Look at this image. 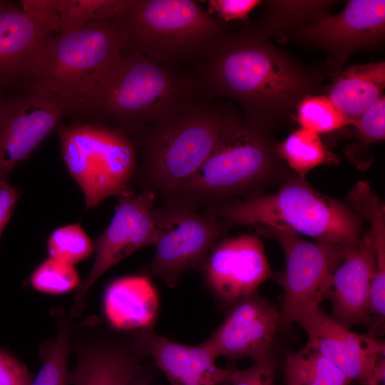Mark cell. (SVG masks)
I'll use <instances>...</instances> for the list:
<instances>
[{"mask_svg": "<svg viewBox=\"0 0 385 385\" xmlns=\"http://www.w3.org/2000/svg\"><path fill=\"white\" fill-rule=\"evenodd\" d=\"M231 225L264 226L349 247L364 233L363 219L347 203L319 192L296 176L275 192L257 194L202 210Z\"/></svg>", "mask_w": 385, "mask_h": 385, "instance_id": "obj_5", "label": "cell"}, {"mask_svg": "<svg viewBox=\"0 0 385 385\" xmlns=\"http://www.w3.org/2000/svg\"><path fill=\"white\" fill-rule=\"evenodd\" d=\"M62 158L84 195L86 208L118 197L131 181L138 164L136 145L107 125L76 121L58 128Z\"/></svg>", "mask_w": 385, "mask_h": 385, "instance_id": "obj_8", "label": "cell"}, {"mask_svg": "<svg viewBox=\"0 0 385 385\" xmlns=\"http://www.w3.org/2000/svg\"><path fill=\"white\" fill-rule=\"evenodd\" d=\"M80 282L74 265L49 257L36 267L30 277V283L36 290L50 294L76 289Z\"/></svg>", "mask_w": 385, "mask_h": 385, "instance_id": "obj_30", "label": "cell"}, {"mask_svg": "<svg viewBox=\"0 0 385 385\" xmlns=\"http://www.w3.org/2000/svg\"><path fill=\"white\" fill-rule=\"evenodd\" d=\"M56 30L26 14L18 3L0 0V85L11 86L31 52Z\"/></svg>", "mask_w": 385, "mask_h": 385, "instance_id": "obj_21", "label": "cell"}, {"mask_svg": "<svg viewBox=\"0 0 385 385\" xmlns=\"http://www.w3.org/2000/svg\"><path fill=\"white\" fill-rule=\"evenodd\" d=\"M277 153L281 160L302 178L329 158V153L319 135L302 128L292 133L277 145Z\"/></svg>", "mask_w": 385, "mask_h": 385, "instance_id": "obj_25", "label": "cell"}, {"mask_svg": "<svg viewBox=\"0 0 385 385\" xmlns=\"http://www.w3.org/2000/svg\"><path fill=\"white\" fill-rule=\"evenodd\" d=\"M117 197L115 213L95 244L93 265L75 289L68 312L73 319L81 317L88 292L106 271L138 250L155 246L160 237L155 215V195L135 192L129 185Z\"/></svg>", "mask_w": 385, "mask_h": 385, "instance_id": "obj_11", "label": "cell"}, {"mask_svg": "<svg viewBox=\"0 0 385 385\" xmlns=\"http://www.w3.org/2000/svg\"><path fill=\"white\" fill-rule=\"evenodd\" d=\"M222 385H230V383H229V381H226L225 383H224Z\"/></svg>", "mask_w": 385, "mask_h": 385, "instance_id": "obj_39", "label": "cell"}, {"mask_svg": "<svg viewBox=\"0 0 385 385\" xmlns=\"http://www.w3.org/2000/svg\"><path fill=\"white\" fill-rule=\"evenodd\" d=\"M50 315L56 324V336L39 346L41 365L31 385H71L72 373L68 361L71 353L70 329L73 318L61 307L53 308Z\"/></svg>", "mask_w": 385, "mask_h": 385, "instance_id": "obj_23", "label": "cell"}, {"mask_svg": "<svg viewBox=\"0 0 385 385\" xmlns=\"http://www.w3.org/2000/svg\"><path fill=\"white\" fill-rule=\"evenodd\" d=\"M18 4L26 14L53 27L58 32L61 0H21Z\"/></svg>", "mask_w": 385, "mask_h": 385, "instance_id": "obj_35", "label": "cell"}, {"mask_svg": "<svg viewBox=\"0 0 385 385\" xmlns=\"http://www.w3.org/2000/svg\"><path fill=\"white\" fill-rule=\"evenodd\" d=\"M270 128L225 111L218 140L207 159L193 175L167 192L164 202L202 210L261 193L282 160Z\"/></svg>", "mask_w": 385, "mask_h": 385, "instance_id": "obj_3", "label": "cell"}, {"mask_svg": "<svg viewBox=\"0 0 385 385\" xmlns=\"http://www.w3.org/2000/svg\"><path fill=\"white\" fill-rule=\"evenodd\" d=\"M225 111L205 98L144 128L133 138L140 160L132 181L162 197L201 167L215 147Z\"/></svg>", "mask_w": 385, "mask_h": 385, "instance_id": "obj_7", "label": "cell"}, {"mask_svg": "<svg viewBox=\"0 0 385 385\" xmlns=\"http://www.w3.org/2000/svg\"><path fill=\"white\" fill-rule=\"evenodd\" d=\"M284 376L287 385H349L351 381L307 343L286 355Z\"/></svg>", "mask_w": 385, "mask_h": 385, "instance_id": "obj_24", "label": "cell"}, {"mask_svg": "<svg viewBox=\"0 0 385 385\" xmlns=\"http://www.w3.org/2000/svg\"><path fill=\"white\" fill-rule=\"evenodd\" d=\"M385 31L384 0H351L338 14L317 11L292 31L303 43L325 50L343 63L354 51L381 43Z\"/></svg>", "mask_w": 385, "mask_h": 385, "instance_id": "obj_14", "label": "cell"}, {"mask_svg": "<svg viewBox=\"0 0 385 385\" xmlns=\"http://www.w3.org/2000/svg\"><path fill=\"white\" fill-rule=\"evenodd\" d=\"M155 215L160 237L153 259L141 272L170 287L185 273L201 270L213 247L232 226L203 210L168 202L155 208Z\"/></svg>", "mask_w": 385, "mask_h": 385, "instance_id": "obj_9", "label": "cell"}, {"mask_svg": "<svg viewBox=\"0 0 385 385\" xmlns=\"http://www.w3.org/2000/svg\"><path fill=\"white\" fill-rule=\"evenodd\" d=\"M19 198L18 191L7 180L0 182V237Z\"/></svg>", "mask_w": 385, "mask_h": 385, "instance_id": "obj_36", "label": "cell"}, {"mask_svg": "<svg viewBox=\"0 0 385 385\" xmlns=\"http://www.w3.org/2000/svg\"><path fill=\"white\" fill-rule=\"evenodd\" d=\"M374 265L371 238L365 231L357 244L346 247L330 277L326 299L331 301V317L347 328L370 323L369 292Z\"/></svg>", "mask_w": 385, "mask_h": 385, "instance_id": "obj_18", "label": "cell"}, {"mask_svg": "<svg viewBox=\"0 0 385 385\" xmlns=\"http://www.w3.org/2000/svg\"><path fill=\"white\" fill-rule=\"evenodd\" d=\"M135 347L151 358L171 385H222L231 371L216 364L217 358L202 343L180 344L155 333L152 329L131 334Z\"/></svg>", "mask_w": 385, "mask_h": 385, "instance_id": "obj_19", "label": "cell"}, {"mask_svg": "<svg viewBox=\"0 0 385 385\" xmlns=\"http://www.w3.org/2000/svg\"><path fill=\"white\" fill-rule=\"evenodd\" d=\"M257 230L274 239L283 251L285 268L277 279L284 292L281 323L291 324L300 313L319 307L326 299L330 277L347 247L309 241L268 227L257 226Z\"/></svg>", "mask_w": 385, "mask_h": 385, "instance_id": "obj_10", "label": "cell"}, {"mask_svg": "<svg viewBox=\"0 0 385 385\" xmlns=\"http://www.w3.org/2000/svg\"><path fill=\"white\" fill-rule=\"evenodd\" d=\"M297 117L301 128L318 135L354 124L324 96L305 97L297 106Z\"/></svg>", "mask_w": 385, "mask_h": 385, "instance_id": "obj_27", "label": "cell"}, {"mask_svg": "<svg viewBox=\"0 0 385 385\" xmlns=\"http://www.w3.org/2000/svg\"><path fill=\"white\" fill-rule=\"evenodd\" d=\"M149 277L130 275L113 280L103 296V312L108 324L120 332L151 329L158 300Z\"/></svg>", "mask_w": 385, "mask_h": 385, "instance_id": "obj_20", "label": "cell"}, {"mask_svg": "<svg viewBox=\"0 0 385 385\" xmlns=\"http://www.w3.org/2000/svg\"><path fill=\"white\" fill-rule=\"evenodd\" d=\"M375 255L374 275L369 292L371 315L384 319L385 315V217L374 214L367 219Z\"/></svg>", "mask_w": 385, "mask_h": 385, "instance_id": "obj_29", "label": "cell"}, {"mask_svg": "<svg viewBox=\"0 0 385 385\" xmlns=\"http://www.w3.org/2000/svg\"><path fill=\"white\" fill-rule=\"evenodd\" d=\"M306 332L307 344L316 348L351 381L365 384L377 359L384 356V344L371 334L354 332L319 307L295 319Z\"/></svg>", "mask_w": 385, "mask_h": 385, "instance_id": "obj_16", "label": "cell"}, {"mask_svg": "<svg viewBox=\"0 0 385 385\" xmlns=\"http://www.w3.org/2000/svg\"><path fill=\"white\" fill-rule=\"evenodd\" d=\"M202 98L195 76L140 54L125 53L92 88L75 115L111 124L130 138Z\"/></svg>", "mask_w": 385, "mask_h": 385, "instance_id": "obj_2", "label": "cell"}, {"mask_svg": "<svg viewBox=\"0 0 385 385\" xmlns=\"http://www.w3.org/2000/svg\"><path fill=\"white\" fill-rule=\"evenodd\" d=\"M384 87V61L352 65L335 78L327 97L355 123L361 113L383 96Z\"/></svg>", "mask_w": 385, "mask_h": 385, "instance_id": "obj_22", "label": "cell"}, {"mask_svg": "<svg viewBox=\"0 0 385 385\" xmlns=\"http://www.w3.org/2000/svg\"><path fill=\"white\" fill-rule=\"evenodd\" d=\"M21 88L4 96L0 107V182L71 115L59 97L39 88Z\"/></svg>", "mask_w": 385, "mask_h": 385, "instance_id": "obj_13", "label": "cell"}, {"mask_svg": "<svg viewBox=\"0 0 385 385\" xmlns=\"http://www.w3.org/2000/svg\"><path fill=\"white\" fill-rule=\"evenodd\" d=\"M206 11L216 19L225 23L241 20L245 21L250 12L262 1L260 0H207Z\"/></svg>", "mask_w": 385, "mask_h": 385, "instance_id": "obj_33", "label": "cell"}, {"mask_svg": "<svg viewBox=\"0 0 385 385\" xmlns=\"http://www.w3.org/2000/svg\"><path fill=\"white\" fill-rule=\"evenodd\" d=\"M130 0H61L58 32L120 17Z\"/></svg>", "mask_w": 385, "mask_h": 385, "instance_id": "obj_26", "label": "cell"}, {"mask_svg": "<svg viewBox=\"0 0 385 385\" xmlns=\"http://www.w3.org/2000/svg\"><path fill=\"white\" fill-rule=\"evenodd\" d=\"M49 257L75 265L95 252V244L79 223L56 228L47 240Z\"/></svg>", "mask_w": 385, "mask_h": 385, "instance_id": "obj_28", "label": "cell"}, {"mask_svg": "<svg viewBox=\"0 0 385 385\" xmlns=\"http://www.w3.org/2000/svg\"><path fill=\"white\" fill-rule=\"evenodd\" d=\"M122 53L174 69L207 59L230 33L227 24L192 0H130L118 18Z\"/></svg>", "mask_w": 385, "mask_h": 385, "instance_id": "obj_6", "label": "cell"}, {"mask_svg": "<svg viewBox=\"0 0 385 385\" xmlns=\"http://www.w3.org/2000/svg\"><path fill=\"white\" fill-rule=\"evenodd\" d=\"M201 270L211 292L228 304L256 292L272 275L263 244L256 234L221 239Z\"/></svg>", "mask_w": 385, "mask_h": 385, "instance_id": "obj_15", "label": "cell"}, {"mask_svg": "<svg viewBox=\"0 0 385 385\" xmlns=\"http://www.w3.org/2000/svg\"><path fill=\"white\" fill-rule=\"evenodd\" d=\"M121 55L118 18L57 32L26 58L11 86L46 91L62 99L74 116Z\"/></svg>", "mask_w": 385, "mask_h": 385, "instance_id": "obj_4", "label": "cell"}, {"mask_svg": "<svg viewBox=\"0 0 385 385\" xmlns=\"http://www.w3.org/2000/svg\"><path fill=\"white\" fill-rule=\"evenodd\" d=\"M33 380L27 366L0 347V385H31Z\"/></svg>", "mask_w": 385, "mask_h": 385, "instance_id": "obj_34", "label": "cell"}, {"mask_svg": "<svg viewBox=\"0 0 385 385\" xmlns=\"http://www.w3.org/2000/svg\"><path fill=\"white\" fill-rule=\"evenodd\" d=\"M96 317L72 322L71 352L77 362L73 385H135L143 356L130 337L115 333Z\"/></svg>", "mask_w": 385, "mask_h": 385, "instance_id": "obj_12", "label": "cell"}, {"mask_svg": "<svg viewBox=\"0 0 385 385\" xmlns=\"http://www.w3.org/2000/svg\"><path fill=\"white\" fill-rule=\"evenodd\" d=\"M354 126L361 144L369 145L385 138V98L379 97L356 120Z\"/></svg>", "mask_w": 385, "mask_h": 385, "instance_id": "obj_31", "label": "cell"}, {"mask_svg": "<svg viewBox=\"0 0 385 385\" xmlns=\"http://www.w3.org/2000/svg\"><path fill=\"white\" fill-rule=\"evenodd\" d=\"M4 97V96H2L1 94H0V107H1V103H2Z\"/></svg>", "mask_w": 385, "mask_h": 385, "instance_id": "obj_38", "label": "cell"}, {"mask_svg": "<svg viewBox=\"0 0 385 385\" xmlns=\"http://www.w3.org/2000/svg\"><path fill=\"white\" fill-rule=\"evenodd\" d=\"M280 323V312L255 292L233 304L220 327L203 344L217 359L246 357L255 361L270 355Z\"/></svg>", "mask_w": 385, "mask_h": 385, "instance_id": "obj_17", "label": "cell"}, {"mask_svg": "<svg viewBox=\"0 0 385 385\" xmlns=\"http://www.w3.org/2000/svg\"><path fill=\"white\" fill-rule=\"evenodd\" d=\"M194 76L206 99L232 100L247 120L270 127L316 84L309 71L253 27L229 33Z\"/></svg>", "mask_w": 385, "mask_h": 385, "instance_id": "obj_1", "label": "cell"}, {"mask_svg": "<svg viewBox=\"0 0 385 385\" xmlns=\"http://www.w3.org/2000/svg\"><path fill=\"white\" fill-rule=\"evenodd\" d=\"M364 385H385V358L380 356Z\"/></svg>", "mask_w": 385, "mask_h": 385, "instance_id": "obj_37", "label": "cell"}, {"mask_svg": "<svg viewBox=\"0 0 385 385\" xmlns=\"http://www.w3.org/2000/svg\"><path fill=\"white\" fill-rule=\"evenodd\" d=\"M276 364L270 354L243 370L231 371L230 385H274Z\"/></svg>", "mask_w": 385, "mask_h": 385, "instance_id": "obj_32", "label": "cell"}]
</instances>
